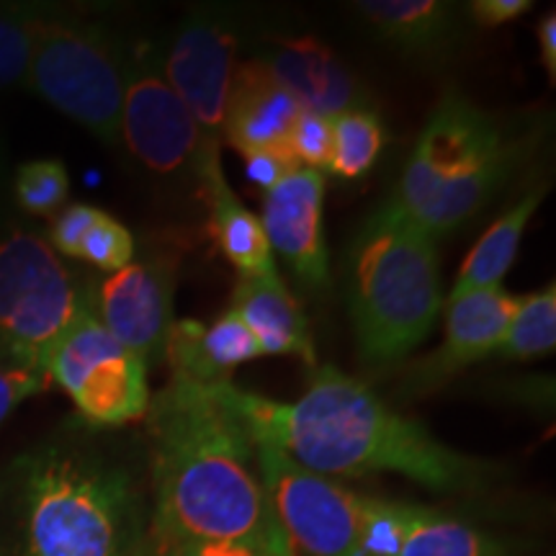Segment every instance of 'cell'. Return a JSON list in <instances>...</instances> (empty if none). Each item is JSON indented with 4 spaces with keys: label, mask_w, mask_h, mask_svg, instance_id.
Here are the masks:
<instances>
[{
    "label": "cell",
    "mask_w": 556,
    "mask_h": 556,
    "mask_svg": "<svg viewBox=\"0 0 556 556\" xmlns=\"http://www.w3.org/2000/svg\"><path fill=\"white\" fill-rule=\"evenodd\" d=\"M219 397L250 441L281 448L317 475H400L433 492H475L490 467L443 446L430 430L336 366H319L296 402H276L219 381Z\"/></svg>",
    "instance_id": "6da1fadb"
},
{
    "label": "cell",
    "mask_w": 556,
    "mask_h": 556,
    "mask_svg": "<svg viewBox=\"0 0 556 556\" xmlns=\"http://www.w3.org/2000/svg\"><path fill=\"white\" fill-rule=\"evenodd\" d=\"M155 513L150 533L294 556L270 510L255 443L217 387L170 377L150 400Z\"/></svg>",
    "instance_id": "7a4b0ae2"
},
{
    "label": "cell",
    "mask_w": 556,
    "mask_h": 556,
    "mask_svg": "<svg viewBox=\"0 0 556 556\" xmlns=\"http://www.w3.org/2000/svg\"><path fill=\"white\" fill-rule=\"evenodd\" d=\"M18 556H142V497L127 469L88 451L50 446L13 477Z\"/></svg>",
    "instance_id": "3957f363"
},
{
    "label": "cell",
    "mask_w": 556,
    "mask_h": 556,
    "mask_svg": "<svg viewBox=\"0 0 556 556\" xmlns=\"http://www.w3.org/2000/svg\"><path fill=\"white\" fill-rule=\"evenodd\" d=\"M348 307L366 364L413 353L443 309L438 240L392 199L361 225L348 253Z\"/></svg>",
    "instance_id": "277c9868"
},
{
    "label": "cell",
    "mask_w": 556,
    "mask_h": 556,
    "mask_svg": "<svg viewBox=\"0 0 556 556\" xmlns=\"http://www.w3.org/2000/svg\"><path fill=\"white\" fill-rule=\"evenodd\" d=\"M516 157V144L492 116L446 93L417 137L392 201L438 240L495 197Z\"/></svg>",
    "instance_id": "5b68a950"
},
{
    "label": "cell",
    "mask_w": 556,
    "mask_h": 556,
    "mask_svg": "<svg viewBox=\"0 0 556 556\" xmlns=\"http://www.w3.org/2000/svg\"><path fill=\"white\" fill-rule=\"evenodd\" d=\"M88 299L58 253L37 235L0 240V356L47 374L50 358Z\"/></svg>",
    "instance_id": "8992f818"
},
{
    "label": "cell",
    "mask_w": 556,
    "mask_h": 556,
    "mask_svg": "<svg viewBox=\"0 0 556 556\" xmlns=\"http://www.w3.org/2000/svg\"><path fill=\"white\" fill-rule=\"evenodd\" d=\"M124 75L99 31L39 16L29 62L34 90L106 144L122 139Z\"/></svg>",
    "instance_id": "52a82bcc"
},
{
    "label": "cell",
    "mask_w": 556,
    "mask_h": 556,
    "mask_svg": "<svg viewBox=\"0 0 556 556\" xmlns=\"http://www.w3.org/2000/svg\"><path fill=\"white\" fill-rule=\"evenodd\" d=\"M47 374L93 428L127 426L150 409L148 364L103 328L90 302L54 348Z\"/></svg>",
    "instance_id": "ba28073f"
},
{
    "label": "cell",
    "mask_w": 556,
    "mask_h": 556,
    "mask_svg": "<svg viewBox=\"0 0 556 556\" xmlns=\"http://www.w3.org/2000/svg\"><path fill=\"white\" fill-rule=\"evenodd\" d=\"M270 510L294 556H356L364 500L294 462L281 448L255 443Z\"/></svg>",
    "instance_id": "9c48e42d"
},
{
    "label": "cell",
    "mask_w": 556,
    "mask_h": 556,
    "mask_svg": "<svg viewBox=\"0 0 556 556\" xmlns=\"http://www.w3.org/2000/svg\"><path fill=\"white\" fill-rule=\"evenodd\" d=\"M235 34L217 18L193 16L180 26L165 54L163 78L189 109L201 135L199 163L219 157L229 90L235 78ZM197 163V165H199Z\"/></svg>",
    "instance_id": "30bf717a"
},
{
    "label": "cell",
    "mask_w": 556,
    "mask_h": 556,
    "mask_svg": "<svg viewBox=\"0 0 556 556\" xmlns=\"http://www.w3.org/2000/svg\"><path fill=\"white\" fill-rule=\"evenodd\" d=\"M124 75L122 139L150 170L176 173L199 163L201 135L189 109L148 58Z\"/></svg>",
    "instance_id": "8fae6325"
},
{
    "label": "cell",
    "mask_w": 556,
    "mask_h": 556,
    "mask_svg": "<svg viewBox=\"0 0 556 556\" xmlns=\"http://www.w3.org/2000/svg\"><path fill=\"white\" fill-rule=\"evenodd\" d=\"M516 304L518 296L507 294L500 287L448 296L443 302V307H446V340L430 356L409 366L400 392L405 397H420V394L446 384L451 377H456L467 366L495 353L503 343Z\"/></svg>",
    "instance_id": "7c38bea8"
},
{
    "label": "cell",
    "mask_w": 556,
    "mask_h": 556,
    "mask_svg": "<svg viewBox=\"0 0 556 556\" xmlns=\"http://www.w3.org/2000/svg\"><path fill=\"white\" fill-rule=\"evenodd\" d=\"M96 317L144 364L163 358L173 328V274L163 261L129 263L101 283Z\"/></svg>",
    "instance_id": "4fadbf2b"
},
{
    "label": "cell",
    "mask_w": 556,
    "mask_h": 556,
    "mask_svg": "<svg viewBox=\"0 0 556 556\" xmlns=\"http://www.w3.org/2000/svg\"><path fill=\"white\" fill-rule=\"evenodd\" d=\"M325 176L312 168H294L263 197V232L270 253L309 287H328L330 255L323 229Z\"/></svg>",
    "instance_id": "5bb4252c"
},
{
    "label": "cell",
    "mask_w": 556,
    "mask_h": 556,
    "mask_svg": "<svg viewBox=\"0 0 556 556\" xmlns=\"http://www.w3.org/2000/svg\"><path fill=\"white\" fill-rule=\"evenodd\" d=\"M302 111L340 116L371 106V96L351 67L315 37H283L261 58Z\"/></svg>",
    "instance_id": "9a60e30c"
},
{
    "label": "cell",
    "mask_w": 556,
    "mask_h": 556,
    "mask_svg": "<svg viewBox=\"0 0 556 556\" xmlns=\"http://www.w3.org/2000/svg\"><path fill=\"white\" fill-rule=\"evenodd\" d=\"M299 114L302 106L294 96L270 75L261 60H250L235 70L222 137L242 155L281 152L291 157L289 137Z\"/></svg>",
    "instance_id": "2e32d148"
},
{
    "label": "cell",
    "mask_w": 556,
    "mask_h": 556,
    "mask_svg": "<svg viewBox=\"0 0 556 556\" xmlns=\"http://www.w3.org/2000/svg\"><path fill=\"white\" fill-rule=\"evenodd\" d=\"M258 356H263L258 340L235 312H225L208 328L197 319H178L173 323L163 353L173 368V377H184L197 384L229 381L232 368Z\"/></svg>",
    "instance_id": "e0dca14e"
},
{
    "label": "cell",
    "mask_w": 556,
    "mask_h": 556,
    "mask_svg": "<svg viewBox=\"0 0 556 556\" xmlns=\"http://www.w3.org/2000/svg\"><path fill=\"white\" fill-rule=\"evenodd\" d=\"M245 328L258 340L263 356H299L317 368L315 343L307 317L299 309L276 270L270 274H242L232 291V307Z\"/></svg>",
    "instance_id": "ac0fdd59"
},
{
    "label": "cell",
    "mask_w": 556,
    "mask_h": 556,
    "mask_svg": "<svg viewBox=\"0 0 556 556\" xmlns=\"http://www.w3.org/2000/svg\"><path fill=\"white\" fill-rule=\"evenodd\" d=\"M197 170L206 186L208 206H212V235L222 255L240 274H270V270H276L261 217H255L229 189L219 157L204 160L197 165Z\"/></svg>",
    "instance_id": "d6986e66"
},
{
    "label": "cell",
    "mask_w": 556,
    "mask_h": 556,
    "mask_svg": "<svg viewBox=\"0 0 556 556\" xmlns=\"http://www.w3.org/2000/svg\"><path fill=\"white\" fill-rule=\"evenodd\" d=\"M356 11L387 45L417 58L446 52L456 34L454 5L441 0H364Z\"/></svg>",
    "instance_id": "ffe728a7"
},
{
    "label": "cell",
    "mask_w": 556,
    "mask_h": 556,
    "mask_svg": "<svg viewBox=\"0 0 556 556\" xmlns=\"http://www.w3.org/2000/svg\"><path fill=\"white\" fill-rule=\"evenodd\" d=\"M544 186L526 193L516 206L507 208L503 217L486 229L484 238H479L477 245L471 248V253L467 255V261H464L462 270H458L451 296L467 294V291L477 289L500 287L503 276L510 270L513 261H516L528 222H531L539 204L544 201Z\"/></svg>",
    "instance_id": "44dd1931"
},
{
    "label": "cell",
    "mask_w": 556,
    "mask_h": 556,
    "mask_svg": "<svg viewBox=\"0 0 556 556\" xmlns=\"http://www.w3.org/2000/svg\"><path fill=\"white\" fill-rule=\"evenodd\" d=\"M397 556H503L482 531L426 507H413Z\"/></svg>",
    "instance_id": "7402d4cb"
},
{
    "label": "cell",
    "mask_w": 556,
    "mask_h": 556,
    "mask_svg": "<svg viewBox=\"0 0 556 556\" xmlns=\"http://www.w3.org/2000/svg\"><path fill=\"white\" fill-rule=\"evenodd\" d=\"M384 139V127L371 109L332 116V155L328 170L345 180L366 176L379 160Z\"/></svg>",
    "instance_id": "603a6c76"
},
{
    "label": "cell",
    "mask_w": 556,
    "mask_h": 556,
    "mask_svg": "<svg viewBox=\"0 0 556 556\" xmlns=\"http://www.w3.org/2000/svg\"><path fill=\"white\" fill-rule=\"evenodd\" d=\"M556 345V287L518 299L503 343L495 353L513 361H531L552 353Z\"/></svg>",
    "instance_id": "cb8c5ba5"
},
{
    "label": "cell",
    "mask_w": 556,
    "mask_h": 556,
    "mask_svg": "<svg viewBox=\"0 0 556 556\" xmlns=\"http://www.w3.org/2000/svg\"><path fill=\"white\" fill-rule=\"evenodd\" d=\"M413 507L366 497L356 556H397L413 518Z\"/></svg>",
    "instance_id": "d4e9b609"
},
{
    "label": "cell",
    "mask_w": 556,
    "mask_h": 556,
    "mask_svg": "<svg viewBox=\"0 0 556 556\" xmlns=\"http://www.w3.org/2000/svg\"><path fill=\"white\" fill-rule=\"evenodd\" d=\"M70 178L60 160H34L18 168L16 197L18 204L31 214H52L65 204Z\"/></svg>",
    "instance_id": "484cf974"
},
{
    "label": "cell",
    "mask_w": 556,
    "mask_h": 556,
    "mask_svg": "<svg viewBox=\"0 0 556 556\" xmlns=\"http://www.w3.org/2000/svg\"><path fill=\"white\" fill-rule=\"evenodd\" d=\"M37 21L31 11L0 9V88L29 75Z\"/></svg>",
    "instance_id": "4316f807"
},
{
    "label": "cell",
    "mask_w": 556,
    "mask_h": 556,
    "mask_svg": "<svg viewBox=\"0 0 556 556\" xmlns=\"http://www.w3.org/2000/svg\"><path fill=\"white\" fill-rule=\"evenodd\" d=\"M80 258L93 263L101 270L116 274V270L127 268L135 258V238H131L127 227L101 212V217L96 219V225L88 229L86 240H83Z\"/></svg>",
    "instance_id": "83f0119b"
},
{
    "label": "cell",
    "mask_w": 556,
    "mask_h": 556,
    "mask_svg": "<svg viewBox=\"0 0 556 556\" xmlns=\"http://www.w3.org/2000/svg\"><path fill=\"white\" fill-rule=\"evenodd\" d=\"M289 152L299 168L328 170L332 155V116L302 111L289 137Z\"/></svg>",
    "instance_id": "f1b7e54d"
},
{
    "label": "cell",
    "mask_w": 556,
    "mask_h": 556,
    "mask_svg": "<svg viewBox=\"0 0 556 556\" xmlns=\"http://www.w3.org/2000/svg\"><path fill=\"white\" fill-rule=\"evenodd\" d=\"M101 212L88 204H73L60 214L52 227V245L67 258H80V245L86 240L88 229L96 225Z\"/></svg>",
    "instance_id": "f546056e"
},
{
    "label": "cell",
    "mask_w": 556,
    "mask_h": 556,
    "mask_svg": "<svg viewBox=\"0 0 556 556\" xmlns=\"http://www.w3.org/2000/svg\"><path fill=\"white\" fill-rule=\"evenodd\" d=\"M50 377L29 371V368L0 366V426H3L5 417H9L21 402L45 392V387L50 384Z\"/></svg>",
    "instance_id": "4dcf8cb0"
},
{
    "label": "cell",
    "mask_w": 556,
    "mask_h": 556,
    "mask_svg": "<svg viewBox=\"0 0 556 556\" xmlns=\"http://www.w3.org/2000/svg\"><path fill=\"white\" fill-rule=\"evenodd\" d=\"M142 556H268L258 548L240 544H201V541H173L148 533Z\"/></svg>",
    "instance_id": "1f68e13d"
},
{
    "label": "cell",
    "mask_w": 556,
    "mask_h": 556,
    "mask_svg": "<svg viewBox=\"0 0 556 556\" xmlns=\"http://www.w3.org/2000/svg\"><path fill=\"white\" fill-rule=\"evenodd\" d=\"M294 168H299V165L289 155H281V152H253V155H245L248 178L258 184L263 191L274 189L278 180L289 176Z\"/></svg>",
    "instance_id": "d6a6232c"
},
{
    "label": "cell",
    "mask_w": 556,
    "mask_h": 556,
    "mask_svg": "<svg viewBox=\"0 0 556 556\" xmlns=\"http://www.w3.org/2000/svg\"><path fill=\"white\" fill-rule=\"evenodd\" d=\"M531 5L533 3H528V0H475L469 5V13L482 26H503L507 21L531 11Z\"/></svg>",
    "instance_id": "836d02e7"
},
{
    "label": "cell",
    "mask_w": 556,
    "mask_h": 556,
    "mask_svg": "<svg viewBox=\"0 0 556 556\" xmlns=\"http://www.w3.org/2000/svg\"><path fill=\"white\" fill-rule=\"evenodd\" d=\"M539 50H541V65L546 67L548 80H556V13H546L539 24Z\"/></svg>",
    "instance_id": "e575fe53"
}]
</instances>
